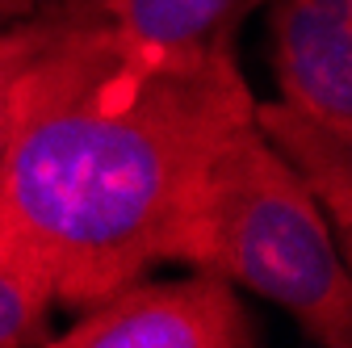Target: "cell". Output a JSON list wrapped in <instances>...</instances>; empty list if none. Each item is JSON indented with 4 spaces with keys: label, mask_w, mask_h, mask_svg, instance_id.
Masks as SVG:
<instances>
[{
    "label": "cell",
    "mask_w": 352,
    "mask_h": 348,
    "mask_svg": "<svg viewBox=\"0 0 352 348\" xmlns=\"http://www.w3.org/2000/svg\"><path fill=\"white\" fill-rule=\"evenodd\" d=\"M235 47L155 51L122 38L97 0H55L0 155V231L88 311L168 260L206 164L252 122Z\"/></svg>",
    "instance_id": "1"
},
{
    "label": "cell",
    "mask_w": 352,
    "mask_h": 348,
    "mask_svg": "<svg viewBox=\"0 0 352 348\" xmlns=\"http://www.w3.org/2000/svg\"><path fill=\"white\" fill-rule=\"evenodd\" d=\"M168 260L269 298L323 348L352 344L344 248L315 193L256 122L239 126L206 164L168 239Z\"/></svg>",
    "instance_id": "2"
},
{
    "label": "cell",
    "mask_w": 352,
    "mask_h": 348,
    "mask_svg": "<svg viewBox=\"0 0 352 348\" xmlns=\"http://www.w3.org/2000/svg\"><path fill=\"white\" fill-rule=\"evenodd\" d=\"M59 348H252L260 331L231 281L193 273L181 281H126L51 336Z\"/></svg>",
    "instance_id": "3"
},
{
    "label": "cell",
    "mask_w": 352,
    "mask_h": 348,
    "mask_svg": "<svg viewBox=\"0 0 352 348\" xmlns=\"http://www.w3.org/2000/svg\"><path fill=\"white\" fill-rule=\"evenodd\" d=\"M269 21L277 101L352 130V0H273Z\"/></svg>",
    "instance_id": "4"
},
{
    "label": "cell",
    "mask_w": 352,
    "mask_h": 348,
    "mask_svg": "<svg viewBox=\"0 0 352 348\" xmlns=\"http://www.w3.org/2000/svg\"><path fill=\"white\" fill-rule=\"evenodd\" d=\"M252 122L264 139L277 147V155L298 172V181L315 193V202L336 223L340 248L352 235V130L311 118L285 101L252 105Z\"/></svg>",
    "instance_id": "5"
},
{
    "label": "cell",
    "mask_w": 352,
    "mask_h": 348,
    "mask_svg": "<svg viewBox=\"0 0 352 348\" xmlns=\"http://www.w3.org/2000/svg\"><path fill=\"white\" fill-rule=\"evenodd\" d=\"M273 0H97L105 21L155 51H206L235 47L239 21Z\"/></svg>",
    "instance_id": "6"
},
{
    "label": "cell",
    "mask_w": 352,
    "mask_h": 348,
    "mask_svg": "<svg viewBox=\"0 0 352 348\" xmlns=\"http://www.w3.org/2000/svg\"><path fill=\"white\" fill-rule=\"evenodd\" d=\"M55 302V277L34 252L17 243L0 248V348L51 344L47 315Z\"/></svg>",
    "instance_id": "7"
},
{
    "label": "cell",
    "mask_w": 352,
    "mask_h": 348,
    "mask_svg": "<svg viewBox=\"0 0 352 348\" xmlns=\"http://www.w3.org/2000/svg\"><path fill=\"white\" fill-rule=\"evenodd\" d=\"M51 25H55V0L34 9V13H25V17H13L5 30H0V155H5V143H9L17 84H21L30 59L42 51Z\"/></svg>",
    "instance_id": "8"
},
{
    "label": "cell",
    "mask_w": 352,
    "mask_h": 348,
    "mask_svg": "<svg viewBox=\"0 0 352 348\" xmlns=\"http://www.w3.org/2000/svg\"><path fill=\"white\" fill-rule=\"evenodd\" d=\"M42 5H51V0H0V17L13 21V17H25V13H34Z\"/></svg>",
    "instance_id": "9"
},
{
    "label": "cell",
    "mask_w": 352,
    "mask_h": 348,
    "mask_svg": "<svg viewBox=\"0 0 352 348\" xmlns=\"http://www.w3.org/2000/svg\"><path fill=\"white\" fill-rule=\"evenodd\" d=\"M5 243H9V239H5V231H0V248H5Z\"/></svg>",
    "instance_id": "10"
}]
</instances>
